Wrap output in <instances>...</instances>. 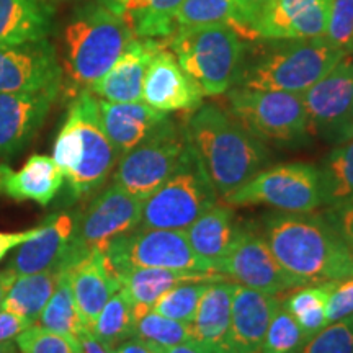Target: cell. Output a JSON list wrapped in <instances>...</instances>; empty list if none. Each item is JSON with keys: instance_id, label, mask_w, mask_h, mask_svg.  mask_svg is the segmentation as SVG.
<instances>
[{"instance_id": "cell-1", "label": "cell", "mask_w": 353, "mask_h": 353, "mask_svg": "<svg viewBox=\"0 0 353 353\" xmlns=\"http://www.w3.org/2000/svg\"><path fill=\"white\" fill-rule=\"evenodd\" d=\"M260 229L280 267L301 285L353 276L350 249L324 213L278 211Z\"/></svg>"}, {"instance_id": "cell-2", "label": "cell", "mask_w": 353, "mask_h": 353, "mask_svg": "<svg viewBox=\"0 0 353 353\" xmlns=\"http://www.w3.org/2000/svg\"><path fill=\"white\" fill-rule=\"evenodd\" d=\"M187 131L216 193L226 200L268 164V152L231 113L201 105L187 121Z\"/></svg>"}, {"instance_id": "cell-3", "label": "cell", "mask_w": 353, "mask_h": 353, "mask_svg": "<svg viewBox=\"0 0 353 353\" xmlns=\"http://www.w3.org/2000/svg\"><path fill=\"white\" fill-rule=\"evenodd\" d=\"M52 161L68 180L76 198L87 196L103 185L120 154L103 130L99 99L90 90L79 92L57 132Z\"/></svg>"}, {"instance_id": "cell-4", "label": "cell", "mask_w": 353, "mask_h": 353, "mask_svg": "<svg viewBox=\"0 0 353 353\" xmlns=\"http://www.w3.org/2000/svg\"><path fill=\"white\" fill-rule=\"evenodd\" d=\"M125 17L100 3H87L76 10L63 32V79L74 90H88L112 69L134 38ZM76 94V95H77Z\"/></svg>"}, {"instance_id": "cell-5", "label": "cell", "mask_w": 353, "mask_h": 353, "mask_svg": "<svg viewBox=\"0 0 353 353\" xmlns=\"http://www.w3.org/2000/svg\"><path fill=\"white\" fill-rule=\"evenodd\" d=\"M252 63L244 64L237 85L255 90L303 94L329 74L348 52L325 38L267 39Z\"/></svg>"}, {"instance_id": "cell-6", "label": "cell", "mask_w": 353, "mask_h": 353, "mask_svg": "<svg viewBox=\"0 0 353 353\" xmlns=\"http://www.w3.org/2000/svg\"><path fill=\"white\" fill-rule=\"evenodd\" d=\"M167 46L203 94L219 97L239 83L245 64L244 39L226 25L179 28Z\"/></svg>"}, {"instance_id": "cell-7", "label": "cell", "mask_w": 353, "mask_h": 353, "mask_svg": "<svg viewBox=\"0 0 353 353\" xmlns=\"http://www.w3.org/2000/svg\"><path fill=\"white\" fill-rule=\"evenodd\" d=\"M218 200L208 172L190 141L174 174L144 200L139 228L185 231Z\"/></svg>"}, {"instance_id": "cell-8", "label": "cell", "mask_w": 353, "mask_h": 353, "mask_svg": "<svg viewBox=\"0 0 353 353\" xmlns=\"http://www.w3.org/2000/svg\"><path fill=\"white\" fill-rule=\"evenodd\" d=\"M229 113L260 141L303 143L309 132L301 94L236 85L228 92Z\"/></svg>"}, {"instance_id": "cell-9", "label": "cell", "mask_w": 353, "mask_h": 353, "mask_svg": "<svg viewBox=\"0 0 353 353\" xmlns=\"http://www.w3.org/2000/svg\"><path fill=\"white\" fill-rule=\"evenodd\" d=\"M224 201L231 206H270L281 213H312L322 206L319 169L303 162L265 167Z\"/></svg>"}, {"instance_id": "cell-10", "label": "cell", "mask_w": 353, "mask_h": 353, "mask_svg": "<svg viewBox=\"0 0 353 353\" xmlns=\"http://www.w3.org/2000/svg\"><path fill=\"white\" fill-rule=\"evenodd\" d=\"M188 144L187 125L169 117L143 143L121 156L113 183L144 201L174 174Z\"/></svg>"}, {"instance_id": "cell-11", "label": "cell", "mask_w": 353, "mask_h": 353, "mask_svg": "<svg viewBox=\"0 0 353 353\" xmlns=\"http://www.w3.org/2000/svg\"><path fill=\"white\" fill-rule=\"evenodd\" d=\"M105 255L117 276L132 267L216 273L208 260L195 254L185 231L175 229L136 228L110 242Z\"/></svg>"}, {"instance_id": "cell-12", "label": "cell", "mask_w": 353, "mask_h": 353, "mask_svg": "<svg viewBox=\"0 0 353 353\" xmlns=\"http://www.w3.org/2000/svg\"><path fill=\"white\" fill-rule=\"evenodd\" d=\"M213 270L234 283L276 296L304 286L280 267L262 229L252 223H241L237 226L231 247L224 257L213 263Z\"/></svg>"}, {"instance_id": "cell-13", "label": "cell", "mask_w": 353, "mask_h": 353, "mask_svg": "<svg viewBox=\"0 0 353 353\" xmlns=\"http://www.w3.org/2000/svg\"><path fill=\"white\" fill-rule=\"evenodd\" d=\"M143 205L141 198L131 195L118 185H110L88 205L85 213L76 223L65 260L79 257L90 249L105 250L113 239L139 228Z\"/></svg>"}, {"instance_id": "cell-14", "label": "cell", "mask_w": 353, "mask_h": 353, "mask_svg": "<svg viewBox=\"0 0 353 353\" xmlns=\"http://www.w3.org/2000/svg\"><path fill=\"white\" fill-rule=\"evenodd\" d=\"M301 97L311 134L334 144L353 138V59L343 57Z\"/></svg>"}, {"instance_id": "cell-15", "label": "cell", "mask_w": 353, "mask_h": 353, "mask_svg": "<svg viewBox=\"0 0 353 353\" xmlns=\"http://www.w3.org/2000/svg\"><path fill=\"white\" fill-rule=\"evenodd\" d=\"M63 68L50 39L0 46V94L59 92Z\"/></svg>"}, {"instance_id": "cell-16", "label": "cell", "mask_w": 353, "mask_h": 353, "mask_svg": "<svg viewBox=\"0 0 353 353\" xmlns=\"http://www.w3.org/2000/svg\"><path fill=\"white\" fill-rule=\"evenodd\" d=\"M203 97L200 85L182 69L165 39L145 70L141 100L159 112L187 113L201 107Z\"/></svg>"}, {"instance_id": "cell-17", "label": "cell", "mask_w": 353, "mask_h": 353, "mask_svg": "<svg viewBox=\"0 0 353 353\" xmlns=\"http://www.w3.org/2000/svg\"><path fill=\"white\" fill-rule=\"evenodd\" d=\"M69 273L74 299L83 325L90 329L108 299L120 290V280L113 272L105 250L90 249L61 265Z\"/></svg>"}, {"instance_id": "cell-18", "label": "cell", "mask_w": 353, "mask_h": 353, "mask_svg": "<svg viewBox=\"0 0 353 353\" xmlns=\"http://www.w3.org/2000/svg\"><path fill=\"white\" fill-rule=\"evenodd\" d=\"M332 0H272L257 23L259 39L324 38Z\"/></svg>"}, {"instance_id": "cell-19", "label": "cell", "mask_w": 353, "mask_h": 353, "mask_svg": "<svg viewBox=\"0 0 353 353\" xmlns=\"http://www.w3.org/2000/svg\"><path fill=\"white\" fill-rule=\"evenodd\" d=\"M281 304L276 294H267L236 283L231 306L229 353H260L273 314Z\"/></svg>"}, {"instance_id": "cell-20", "label": "cell", "mask_w": 353, "mask_h": 353, "mask_svg": "<svg viewBox=\"0 0 353 353\" xmlns=\"http://www.w3.org/2000/svg\"><path fill=\"white\" fill-rule=\"evenodd\" d=\"M165 44V39L134 37L105 76L88 90L97 99L107 101H141L143 82L154 54Z\"/></svg>"}, {"instance_id": "cell-21", "label": "cell", "mask_w": 353, "mask_h": 353, "mask_svg": "<svg viewBox=\"0 0 353 353\" xmlns=\"http://www.w3.org/2000/svg\"><path fill=\"white\" fill-rule=\"evenodd\" d=\"M59 92L0 94V156L19 152L46 120Z\"/></svg>"}, {"instance_id": "cell-22", "label": "cell", "mask_w": 353, "mask_h": 353, "mask_svg": "<svg viewBox=\"0 0 353 353\" xmlns=\"http://www.w3.org/2000/svg\"><path fill=\"white\" fill-rule=\"evenodd\" d=\"M76 221L70 214L52 216L38 228L32 239L19 245L10 268L17 275H32L57 268L68 257Z\"/></svg>"}, {"instance_id": "cell-23", "label": "cell", "mask_w": 353, "mask_h": 353, "mask_svg": "<svg viewBox=\"0 0 353 353\" xmlns=\"http://www.w3.org/2000/svg\"><path fill=\"white\" fill-rule=\"evenodd\" d=\"M234 281H211L198 304L196 314L190 324V343L201 353H229L228 339L231 330Z\"/></svg>"}, {"instance_id": "cell-24", "label": "cell", "mask_w": 353, "mask_h": 353, "mask_svg": "<svg viewBox=\"0 0 353 353\" xmlns=\"http://www.w3.org/2000/svg\"><path fill=\"white\" fill-rule=\"evenodd\" d=\"M99 110L103 130L120 154V159L143 143L169 118V113L159 112L143 100L117 103L99 99Z\"/></svg>"}, {"instance_id": "cell-25", "label": "cell", "mask_w": 353, "mask_h": 353, "mask_svg": "<svg viewBox=\"0 0 353 353\" xmlns=\"http://www.w3.org/2000/svg\"><path fill=\"white\" fill-rule=\"evenodd\" d=\"M64 175L52 157L34 154L20 170L0 164V195L17 201H34L50 205L63 187Z\"/></svg>"}, {"instance_id": "cell-26", "label": "cell", "mask_w": 353, "mask_h": 353, "mask_svg": "<svg viewBox=\"0 0 353 353\" xmlns=\"http://www.w3.org/2000/svg\"><path fill=\"white\" fill-rule=\"evenodd\" d=\"M120 290L130 298L134 307V317L145 311H151L159 298L175 286L188 283V281H216L224 280L218 273H195L167 270V268H144L132 267L120 273Z\"/></svg>"}, {"instance_id": "cell-27", "label": "cell", "mask_w": 353, "mask_h": 353, "mask_svg": "<svg viewBox=\"0 0 353 353\" xmlns=\"http://www.w3.org/2000/svg\"><path fill=\"white\" fill-rule=\"evenodd\" d=\"M54 6L44 0H0V46L48 39Z\"/></svg>"}, {"instance_id": "cell-28", "label": "cell", "mask_w": 353, "mask_h": 353, "mask_svg": "<svg viewBox=\"0 0 353 353\" xmlns=\"http://www.w3.org/2000/svg\"><path fill=\"white\" fill-rule=\"evenodd\" d=\"M237 226L239 223L236 221L234 206L228 203H216L206 213L193 221L185 229V234L195 254L213 265L216 260L226 255L236 237Z\"/></svg>"}, {"instance_id": "cell-29", "label": "cell", "mask_w": 353, "mask_h": 353, "mask_svg": "<svg viewBox=\"0 0 353 353\" xmlns=\"http://www.w3.org/2000/svg\"><path fill=\"white\" fill-rule=\"evenodd\" d=\"M61 267L32 275H19L8 290L2 309L15 312L30 322H37L54 293Z\"/></svg>"}, {"instance_id": "cell-30", "label": "cell", "mask_w": 353, "mask_h": 353, "mask_svg": "<svg viewBox=\"0 0 353 353\" xmlns=\"http://www.w3.org/2000/svg\"><path fill=\"white\" fill-rule=\"evenodd\" d=\"M322 183V206L353 203V138L337 144L317 167Z\"/></svg>"}, {"instance_id": "cell-31", "label": "cell", "mask_w": 353, "mask_h": 353, "mask_svg": "<svg viewBox=\"0 0 353 353\" xmlns=\"http://www.w3.org/2000/svg\"><path fill=\"white\" fill-rule=\"evenodd\" d=\"M332 285L334 281H325L298 286L281 299V306L298 322L306 341L329 324L325 307Z\"/></svg>"}, {"instance_id": "cell-32", "label": "cell", "mask_w": 353, "mask_h": 353, "mask_svg": "<svg viewBox=\"0 0 353 353\" xmlns=\"http://www.w3.org/2000/svg\"><path fill=\"white\" fill-rule=\"evenodd\" d=\"M203 25H226L242 39H259L241 20L232 0H183L175 13L176 30Z\"/></svg>"}, {"instance_id": "cell-33", "label": "cell", "mask_w": 353, "mask_h": 353, "mask_svg": "<svg viewBox=\"0 0 353 353\" xmlns=\"http://www.w3.org/2000/svg\"><path fill=\"white\" fill-rule=\"evenodd\" d=\"M183 0H131L125 19L139 38L167 39L176 32L175 13Z\"/></svg>"}, {"instance_id": "cell-34", "label": "cell", "mask_w": 353, "mask_h": 353, "mask_svg": "<svg viewBox=\"0 0 353 353\" xmlns=\"http://www.w3.org/2000/svg\"><path fill=\"white\" fill-rule=\"evenodd\" d=\"M34 324H39L44 329L65 335V337L74 339L77 342L82 330L87 329L83 325L81 314H79L69 273L64 267H61V275L59 280H57L54 293H52L50 301L43 309L41 316Z\"/></svg>"}, {"instance_id": "cell-35", "label": "cell", "mask_w": 353, "mask_h": 353, "mask_svg": "<svg viewBox=\"0 0 353 353\" xmlns=\"http://www.w3.org/2000/svg\"><path fill=\"white\" fill-rule=\"evenodd\" d=\"M134 324L136 317L132 303L125 294V291L118 290L108 299V303L105 304L88 330L103 345L114 348L118 343L134 337Z\"/></svg>"}, {"instance_id": "cell-36", "label": "cell", "mask_w": 353, "mask_h": 353, "mask_svg": "<svg viewBox=\"0 0 353 353\" xmlns=\"http://www.w3.org/2000/svg\"><path fill=\"white\" fill-rule=\"evenodd\" d=\"M134 337L144 342L149 350L174 347L192 341L188 324L169 319L152 309L136 317Z\"/></svg>"}, {"instance_id": "cell-37", "label": "cell", "mask_w": 353, "mask_h": 353, "mask_svg": "<svg viewBox=\"0 0 353 353\" xmlns=\"http://www.w3.org/2000/svg\"><path fill=\"white\" fill-rule=\"evenodd\" d=\"M210 283L211 281L200 280L175 286V288L167 291L164 296L159 298V301L154 304L152 311L169 317V319L190 325L196 314L198 304H200Z\"/></svg>"}, {"instance_id": "cell-38", "label": "cell", "mask_w": 353, "mask_h": 353, "mask_svg": "<svg viewBox=\"0 0 353 353\" xmlns=\"http://www.w3.org/2000/svg\"><path fill=\"white\" fill-rule=\"evenodd\" d=\"M306 342L298 322L281 306L273 314L260 353H298Z\"/></svg>"}, {"instance_id": "cell-39", "label": "cell", "mask_w": 353, "mask_h": 353, "mask_svg": "<svg viewBox=\"0 0 353 353\" xmlns=\"http://www.w3.org/2000/svg\"><path fill=\"white\" fill-rule=\"evenodd\" d=\"M20 353H82L81 345L74 339L56 334L52 330L32 324L15 339Z\"/></svg>"}, {"instance_id": "cell-40", "label": "cell", "mask_w": 353, "mask_h": 353, "mask_svg": "<svg viewBox=\"0 0 353 353\" xmlns=\"http://www.w3.org/2000/svg\"><path fill=\"white\" fill-rule=\"evenodd\" d=\"M298 353H353V316L330 322L304 342Z\"/></svg>"}, {"instance_id": "cell-41", "label": "cell", "mask_w": 353, "mask_h": 353, "mask_svg": "<svg viewBox=\"0 0 353 353\" xmlns=\"http://www.w3.org/2000/svg\"><path fill=\"white\" fill-rule=\"evenodd\" d=\"M325 39L339 50L350 52L353 48V0H332Z\"/></svg>"}, {"instance_id": "cell-42", "label": "cell", "mask_w": 353, "mask_h": 353, "mask_svg": "<svg viewBox=\"0 0 353 353\" xmlns=\"http://www.w3.org/2000/svg\"><path fill=\"white\" fill-rule=\"evenodd\" d=\"M325 314H327L329 324L353 316V276L334 281L329 293Z\"/></svg>"}, {"instance_id": "cell-43", "label": "cell", "mask_w": 353, "mask_h": 353, "mask_svg": "<svg viewBox=\"0 0 353 353\" xmlns=\"http://www.w3.org/2000/svg\"><path fill=\"white\" fill-rule=\"evenodd\" d=\"M324 216L335 228V231L341 234V237L345 241L353 255V203L325 208Z\"/></svg>"}, {"instance_id": "cell-44", "label": "cell", "mask_w": 353, "mask_h": 353, "mask_svg": "<svg viewBox=\"0 0 353 353\" xmlns=\"http://www.w3.org/2000/svg\"><path fill=\"white\" fill-rule=\"evenodd\" d=\"M32 324L33 322H30L28 319H25V317L15 314V312L0 309V343L13 342Z\"/></svg>"}, {"instance_id": "cell-45", "label": "cell", "mask_w": 353, "mask_h": 353, "mask_svg": "<svg viewBox=\"0 0 353 353\" xmlns=\"http://www.w3.org/2000/svg\"><path fill=\"white\" fill-rule=\"evenodd\" d=\"M232 2L236 6L237 12H239L241 20L244 21V25L249 26L250 30H254L255 23L262 17L265 8L270 6L272 0H232Z\"/></svg>"}, {"instance_id": "cell-46", "label": "cell", "mask_w": 353, "mask_h": 353, "mask_svg": "<svg viewBox=\"0 0 353 353\" xmlns=\"http://www.w3.org/2000/svg\"><path fill=\"white\" fill-rule=\"evenodd\" d=\"M37 231L38 228L23 232H0V260L6 257L12 249H15V247H19L23 244V242L32 239L34 234H37Z\"/></svg>"}, {"instance_id": "cell-47", "label": "cell", "mask_w": 353, "mask_h": 353, "mask_svg": "<svg viewBox=\"0 0 353 353\" xmlns=\"http://www.w3.org/2000/svg\"><path fill=\"white\" fill-rule=\"evenodd\" d=\"M79 345H81L82 353H114L113 348L103 345L88 329H83L79 335Z\"/></svg>"}, {"instance_id": "cell-48", "label": "cell", "mask_w": 353, "mask_h": 353, "mask_svg": "<svg viewBox=\"0 0 353 353\" xmlns=\"http://www.w3.org/2000/svg\"><path fill=\"white\" fill-rule=\"evenodd\" d=\"M113 352L114 353H152L148 347H145L144 342H141L139 339L136 337H131L125 342L118 343V345L113 348Z\"/></svg>"}, {"instance_id": "cell-49", "label": "cell", "mask_w": 353, "mask_h": 353, "mask_svg": "<svg viewBox=\"0 0 353 353\" xmlns=\"http://www.w3.org/2000/svg\"><path fill=\"white\" fill-rule=\"evenodd\" d=\"M17 273L12 270L10 267L6 268V270H0V309L3 306V301H6L8 290L13 285V281L17 280Z\"/></svg>"}, {"instance_id": "cell-50", "label": "cell", "mask_w": 353, "mask_h": 353, "mask_svg": "<svg viewBox=\"0 0 353 353\" xmlns=\"http://www.w3.org/2000/svg\"><path fill=\"white\" fill-rule=\"evenodd\" d=\"M95 2L100 3L101 7L112 10L113 13H117V15L125 17V13L128 10V7H130L131 0H95Z\"/></svg>"}, {"instance_id": "cell-51", "label": "cell", "mask_w": 353, "mask_h": 353, "mask_svg": "<svg viewBox=\"0 0 353 353\" xmlns=\"http://www.w3.org/2000/svg\"><path fill=\"white\" fill-rule=\"evenodd\" d=\"M152 353H201L195 345H192L190 342L179 343V345L174 347H165V348H156V350H151Z\"/></svg>"}, {"instance_id": "cell-52", "label": "cell", "mask_w": 353, "mask_h": 353, "mask_svg": "<svg viewBox=\"0 0 353 353\" xmlns=\"http://www.w3.org/2000/svg\"><path fill=\"white\" fill-rule=\"evenodd\" d=\"M0 353H20L17 348V343L13 342H3L0 343Z\"/></svg>"}, {"instance_id": "cell-53", "label": "cell", "mask_w": 353, "mask_h": 353, "mask_svg": "<svg viewBox=\"0 0 353 353\" xmlns=\"http://www.w3.org/2000/svg\"><path fill=\"white\" fill-rule=\"evenodd\" d=\"M44 2H50L54 6V3H57V2H69V0H44Z\"/></svg>"}, {"instance_id": "cell-54", "label": "cell", "mask_w": 353, "mask_h": 353, "mask_svg": "<svg viewBox=\"0 0 353 353\" xmlns=\"http://www.w3.org/2000/svg\"><path fill=\"white\" fill-rule=\"evenodd\" d=\"M350 52H352V54H353V48H352V51H350Z\"/></svg>"}]
</instances>
